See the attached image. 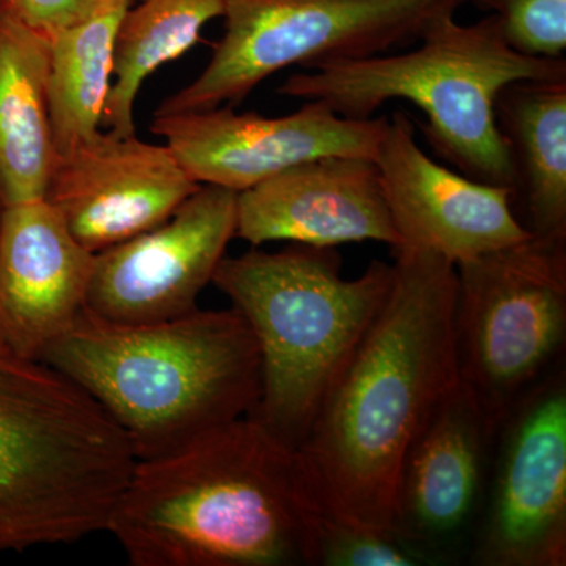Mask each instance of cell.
<instances>
[{
  "mask_svg": "<svg viewBox=\"0 0 566 566\" xmlns=\"http://www.w3.org/2000/svg\"><path fill=\"white\" fill-rule=\"evenodd\" d=\"M394 256L385 305L296 450L308 493L323 512L385 532H392L406 450L442 395L460 381L455 264L409 249Z\"/></svg>",
  "mask_w": 566,
  "mask_h": 566,
  "instance_id": "6da1fadb",
  "label": "cell"
},
{
  "mask_svg": "<svg viewBox=\"0 0 566 566\" xmlns=\"http://www.w3.org/2000/svg\"><path fill=\"white\" fill-rule=\"evenodd\" d=\"M300 457L252 417L136 461L107 520L133 566L311 565Z\"/></svg>",
  "mask_w": 566,
  "mask_h": 566,
  "instance_id": "7a4b0ae2",
  "label": "cell"
},
{
  "mask_svg": "<svg viewBox=\"0 0 566 566\" xmlns=\"http://www.w3.org/2000/svg\"><path fill=\"white\" fill-rule=\"evenodd\" d=\"M41 363L114 420L136 461L251 415L262 390L255 335L233 307L153 324L112 323L84 308Z\"/></svg>",
  "mask_w": 566,
  "mask_h": 566,
  "instance_id": "3957f363",
  "label": "cell"
},
{
  "mask_svg": "<svg viewBox=\"0 0 566 566\" xmlns=\"http://www.w3.org/2000/svg\"><path fill=\"white\" fill-rule=\"evenodd\" d=\"M405 54L323 63L290 76L279 95L322 102L353 120L374 118L392 99L419 107L436 155L472 180L515 192V172L495 122V99L512 82L566 76V59L531 57L506 43L494 14L461 24L444 14Z\"/></svg>",
  "mask_w": 566,
  "mask_h": 566,
  "instance_id": "277c9868",
  "label": "cell"
},
{
  "mask_svg": "<svg viewBox=\"0 0 566 566\" xmlns=\"http://www.w3.org/2000/svg\"><path fill=\"white\" fill-rule=\"evenodd\" d=\"M136 464L81 387L0 345V554L106 532Z\"/></svg>",
  "mask_w": 566,
  "mask_h": 566,
  "instance_id": "5b68a950",
  "label": "cell"
},
{
  "mask_svg": "<svg viewBox=\"0 0 566 566\" xmlns=\"http://www.w3.org/2000/svg\"><path fill=\"white\" fill-rule=\"evenodd\" d=\"M394 263L374 260L342 277L337 248L290 243L223 256L212 285L251 326L262 357V390L251 415L300 449L327 390L381 311Z\"/></svg>",
  "mask_w": 566,
  "mask_h": 566,
  "instance_id": "8992f818",
  "label": "cell"
},
{
  "mask_svg": "<svg viewBox=\"0 0 566 566\" xmlns=\"http://www.w3.org/2000/svg\"><path fill=\"white\" fill-rule=\"evenodd\" d=\"M468 0H226V31L196 80L153 115L237 106L290 66L386 54Z\"/></svg>",
  "mask_w": 566,
  "mask_h": 566,
  "instance_id": "52a82bcc",
  "label": "cell"
},
{
  "mask_svg": "<svg viewBox=\"0 0 566 566\" xmlns=\"http://www.w3.org/2000/svg\"><path fill=\"white\" fill-rule=\"evenodd\" d=\"M458 376L501 424L560 367L566 342V241L534 234L458 264Z\"/></svg>",
  "mask_w": 566,
  "mask_h": 566,
  "instance_id": "ba28073f",
  "label": "cell"
},
{
  "mask_svg": "<svg viewBox=\"0 0 566 566\" xmlns=\"http://www.w3.org/2000/svg\"><path fill=\"white\" fill-rule=\"evenodd\" d=\"M472 560L566 565L564 368L528 390L499 424Z\"/></svg>",
  "mask_w": 566,
  "mask_h": 566,
  "instance_id": "9c48e42d",
  "label": "cell"
},
{
  "mask_svg": "<svg viewBox=\"0 0 566 566\" xmlns=\"http://www.w3.org/2000/svg\"><path fill=\"white\" fill-rule=\"evenodd\" d=\"M237 200L238 192L202 185L161 226L95 253L85 311L122 324L197 311L237 232Z\"/></svg>",
  "mask_w": 566,
  "mask_h": 566,
  "instance_id": "30bf717a",
  "label": "cell"
},
{
  "mask_svg": "<svg viewBox=\"0 0 566 566\" xmlns=\"http://www.w3.org/2000/svg\"><path fill=\"white\" fill-rule=\"evenodd\" d=\"M387 122L353 120L322 102H304L281 117L237 114L232 106L153 115L150 129L199 185L240 193L312 159H375Z\"/></svg>",
  "mask_w": 566,
  "mask_h": 566,
  "instance_id": "8fae6325",
  "label": "cell"
},
{
  "mask_svg": "<svg viewBox=\"0 0 566 566\" xmlns=\"http://www.w3.org/2000/svg\"><path fill=\"white\" fill-rule=\"evenodd\" d=\"M374 161L400 238L397 251L431 252L458 266L532 237L513 207L512 189L436 163L417 144L405 112L389 117Z\"/></svg>",
  "mask_w": 566,
  "mask_h": 566,
  "instance_id": "7c38bea8",
  "label": "cell"
},
{
  "mask_svg": "<svg viewBox=\"0 0 566 566\" xmlns=\"http://www.w3.org/2000/svg\"><path fill=\"white\" fill-rule=\"evenodd\" d=\"M497 428L474 392L458 381L406 450L392 532L431 562L460 545L476 526Z\"/></svg>",
  "mask_w": 566,
  "mask_h": 566,
  "instance_id": "4fadbf2b",
  "label": "cell"
},
{
  "mask_svg": "<svg viewBox=\"0 0 566 566\" xmlns=\"http://www.w3.org/2000/svg\"><path fill=\"white\" fill-rule=\"evenodd\" d=\"M200 186L166 144L99 132L57 158L44 199L98 253L161 226Z\"/></svg>",
  "mask_w": 566,
  "mask_h": 566,
  "instance_id": "5bb4252c",
  "label": "cell"
},
{
  "mask_svg": "<svg viewBox=\"0 0 566 566\" xmlns=\"http://www.w3.org/2000/svg\"><path fill=\"white\" fill-rule=\"evenodd\" d=\"M234 238L259 248L274 241L337 248L376 241L397 251L374 159L327 156L297 164L238 193Z\"/></svg>",
  "mask_w": 566,
  "mask_h": 566,
  "instance_id": "9a60e30c",
  "label": "cell"
},
{
  "mask_svg": "<svg viewBox=\"0 0 566 566\" xmlns=\"http://www.w3.org/2000/svg\"><path fill=\"white\" fill-rule=\"evenodd\" d=\"M95 253L46 199L0 212V345L40 360L82 314Z\"/></svg>",
  "mask_w": 566,
  "mask_h": 566,
  "instance_id": "2e32d148",
  "label": "cell"
},
{
  "mask_svg": "<svg viewBox=\"0 0 566 566\" xmlns=\"http://www.w3.org/2000/svg\"><path fill=\"white\" fill-rule=\"evenodd\" d=\"M495 122L515 172V203L524 229L566 241V76L505 85Z\"/></svg>",
  "mask_w": 566,
  "mask_h": 566,
  "instance_id": "e0dca14e",
  "label": "cell"
},
{
  "mask_svg": "<svg viewBox=\"0 0 566 566\" xmlns=\"http://www.w3.org/2000/svg\"><path fill=\"white\" fill-rule=\"evenodd\" d=\"M50 39L0 14V203L44 199L57 161L48 111Z\"/></svg>",
  "mask_w": 566,
  "mask_h": 566,
  "instance_id": "ac0fdd59",
  "label": "cell"
},
{
  "mask_svg": "<svg viewBox=\"0 0 566 566\" xmlns=\"http://www.w3.org/2000/svg\"><path fill=\"white\" fill-rule=\"evenodd\" d=\"M226 0H139L123 13L114 48V80L103 128L118 137L136 134L134 106L155 71L200 41L208 22L223 17Z\"/></svg>",
  "mask_w": 566,
  "mask_h": 566,
  "instance_id": "d6986e66",
  "label": "cell"
},
{
  "mask_svg": "<svg viewBox=\"0 0 566 566\" xmlns=\"http://www.w3.org/2000/svg\"><path fill=\"white\" fill-rule=\"evenodd\" d=\"M126 9L104 11L50 39L48 111L57 158L102 132L114 80L115 36Z\"/></svg>",
  "mask_w": 566,
  "mask_h": 566,
  "instance_id": "ffe728a7",
  "label": "cell"
},
{
  "mask_svg": "<svg viewBox=\"0 0 566 566\" xmlns=\"http://www.w3.org/2000/svg\"><path fill=\"white\" fill-rule=\"evenodd\" d=\"M433 564L392 532L348 523L316 506L311 517V566Z\"/></svg>",
  "mask_w": 566,
  "mask_h": 566,
  "instance_id": "44dd1931",
  "label": "cell"
},
{
  "mask_svg": "<svg viewBox=\"0 0 566 566\" xmlns=\"http://www.w3.org/2000/svg\"><path fill=\"white\" fill-rule=\"evenodd\" d=\"M501 22L506 43L531 57L564 59L566 0H468Z\"/></svg>",
  "mask_w": 566,
  "mask_h": 566,
  "instance_id": "7402d4cb",
  "label": "cell"
},
{
  "mask_svg": "<svg viewBox=\"0 0 566 566\" xmlns=\"http://www.w3.org/2000/svg\"><path fill=\"white\" fill-rule=\"evenodd\" d=\"M136 0H0V14L51 39L54 33Z\"/></svg>",
  "mask_w": 566,
  "mask_h": 566,
  "instance_id": "603a6c76",
  "label": "cell"
},
{
  "mask_svg": "<svg viewBox=\"0 0 566 566\" xmlns=\"http://www.w3.org/2000/svg\"><path fill=\"white\" fill-rule=\"evenodd\" d=\"M2 208H3V207H2V203H0V212H2Z\"/></svg>",
  "mask_w": 566,
  "mask_h": 566,
  "instance_id": "cb8c5ba5",
  "label": "cell"
}]
</instances>
